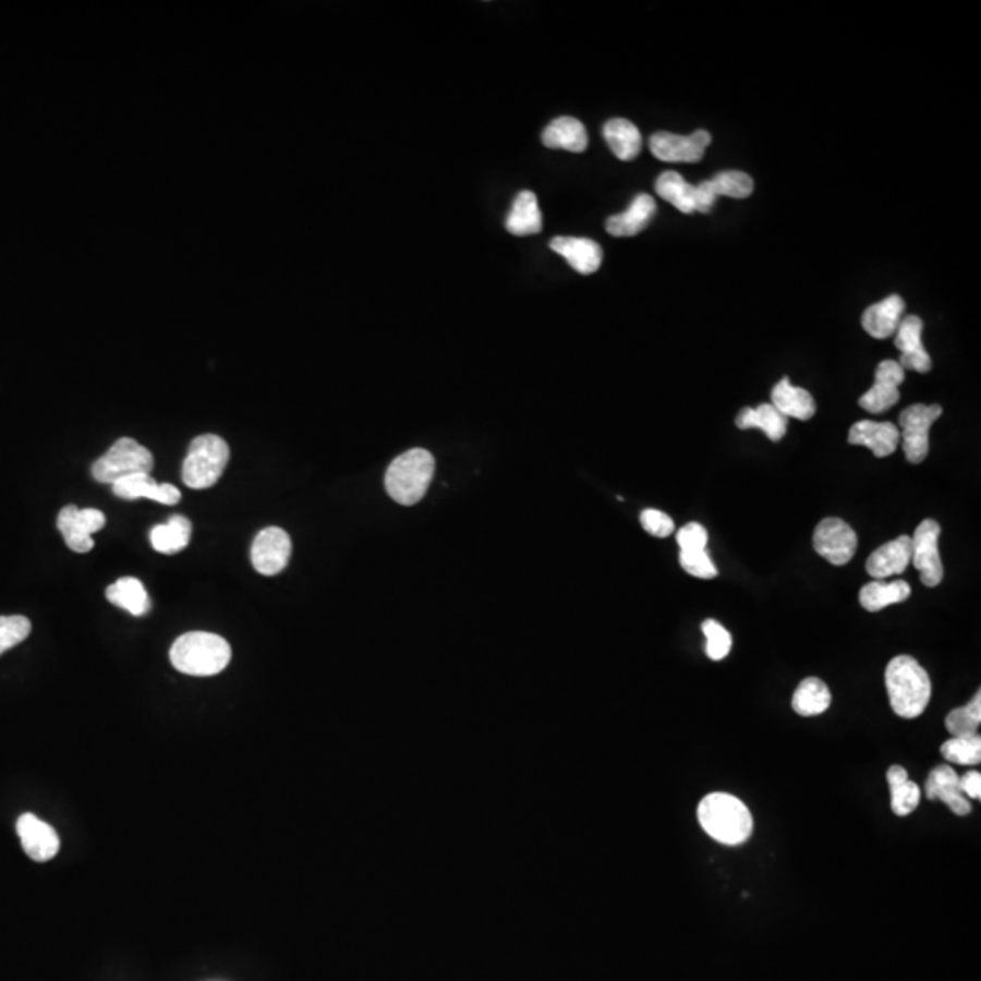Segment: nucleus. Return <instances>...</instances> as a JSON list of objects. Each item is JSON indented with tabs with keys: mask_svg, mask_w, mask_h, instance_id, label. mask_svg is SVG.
<instances>
[{
	"mask_svg": "<svg viewBox=\"0 0 981 981\" xmlns=\"http://www.w3.org/2000/svg\"><path fill=\"white\" fill-rule=\"evenodd\" d=\"M885 687L891 707L901 718H918L931 702V678L927 675V670L907 654L888 662L885 669Z\"/></svg>",
	"mask_w": 981,
	"mask_h": 981,
	"instance_id": "f257e3e1",
	"label": "nucleus"
},
{
	"mask_svg": "<svg viewBox=\"0 0 981 981\" xmlns=\"http://www.w3.org/2000/svg\"><path fill=\"white\" fill-rule=\"evenodd\" d=\"M698 822L703 831L718 844H746L752 834V814L749 807L727 792H713L700 801Z\"/></svg>",
	"mask_w": 981,
	"mask_h": 981,
	"instance_id": "f03ea898",
	"label": "nucleus"
},
{
	"mask_svg": "<svg viewBox=\"0 0 981 981\" xmlns=\"http://www.w3.org/2000/svg\"><path fill=\"white\" fill-rule=\"evenodd\" d=\"M169 658L174 669L184 675L213 676L228 667L231 647L213 632H185L174 640Z\"/></svg>",
	"mask_w": 981,
	"mask_h": 981,
	"instance_id": "7ed1b4c3",
	"label": "nucleus"
},
{
	"mask_svg": "<svg viewBox=\"0 0 981 981\" xmlns=\"http://www.w3.org/2000/svg\"><path fill=\"white\" fill-rule=\"evenodd\" d=\"M433 474H435V458L429 451L411 449L403 452L387 469V495L397 504L414 506L429 489Z\"/></svg>",
	"mask_w": 981,
	"mask_h": 981,
	"instance_id": "20e7f679",
	"label": "nucleus"
},
{
	"mask_svg": "<svg viewBox=\"0 0 981 981\" xmlns=\"http://www.w3.org/2000/svg\"><path fill=\"white\" fill-rule=\"evenodd\" d=\"M229 446L222 436L202 435L191 441L182 468V480L191 489H207L217 484L228 468Z\"/></svg>",
	"mask_w": 981,
	"mask_h": 981,
	"instance_id": "39448f33",
	"label": "nucleus"
},
{
	"mask_svg": "<svg viewBox=\"0 0 981 981\" xmlns=\"http://www.w3.org/2000/svg\"><path fill=\"white\" fill-rule=\"evenodd\" d=\"M153 465L155 460L146 447L133 438H120L104 457L95 460L92 474L100 484L113 485L135 474H149Z\"/></svg>",
	"mask_w": 981,
	"mask_h": 981,
	"instance_id": "423d86ee",
	"label": "nucleus"
},
{
	"mask_svg": "<svg viewBox=\"0 0 981 981\" xmlns=\"http://www.w3.org/2000/svg\"><path fill=\"white\" fill-rule=\"evenodd\" d=\"M942 413V405L937 403H915L899 414V441L910 463L925 460L929 455V431Z\"/></svg>",
	"mask_w": 981,
	"mask_h": 981,
	"instance_id": "0eeeda50",
	"label": "nucleus"
},
{
	"mask_svg": "<svg viewBox=\"0 0 981 981\" xmlns=\"http://www.w3.org/2000/svg\"><path fill=\"white\" fill-rule=\"evenodd\" d=\"M812 545L818 555L833 566H845L852 560L858 549V536L855 529L841 518H823L812 534Z\"/></svg>",
	"mask_w": 981,
	"mask_h": 981,
	"instance_id": "6e6552de",
	"label": "nucleus"
},
{
	"mask_svg": "<svg viewBox=\"0 0 981 981\" xmlns=\"http://www.w3.org/2000/svg\"><path fill=\"white\" fill-rule=\"evenodd\" d=\"M940 533H942L940 523L927 518L910 536V542H912L910 564H915L916 569L920 571L921 582L927 588H936L943 580L942 556L937 549Z\"/></svg>",
	"mask_w": 981,
	"mask_h": 981,
	"instance_id": "1a4fd4ad",
	"label": "nucleus"
},
{
	"mask_svg": "<svg viewBox=\"0 0 981 981\" xmlns=\"http://www.w3.org/2000/svg\"><path fill=\"white\" fill-rule=\"evenodd\" d=\"M711 141V135L703 130L686 136L659 131L649 138V147L664 162H700Z\"/></svg>",
	"mask_w": 981,
	"mask_h": 981,
	"instance_id": "9d476101",
	"label": "nucleus"
},
{
	"mask_svg": "<svg viewBox=\"0 0 981 981\" xmlns=\"http://www.w3.org/2000/svg\"><path fill=\"white\" fill-rule=\"evenodd\" d=\"M106 525V517L98 509H78L65 506L59 512L57 528L64 536L65 544L75 553H89L93 549L92 533H97Z\"/></svg>",
	"mask_w": 981,
	"mask_h": 981,
	"instance_id": "9b49d317",
	"label": "nucleus"
},
{
	"mask_svg": "<svg viewBox=\"0 0 981 981\" xmlns=\"http://www.w3.org/2000/svg\"><path fill=\"white\" fill-rule=\"evenodd\" d=\"M291 538L280 528H267L256 534L251 545V564L264 577H275L288 566Z\"/></svg>",
	"mask_w": 981,
	"mask_h": 981,
	"instance_id": "f8f14e48",
	"label": "nucleus"
},
{
	"mask_svg": "<svg viewBox=\"0 0 981 981\" xmlns=\"http://www.w3.org/2000/svg\"><path fill=\"white\" fill-rule=\"evenodd\" d=\"M905 371L896 360H883L876 367L874 386L858 400L860 408L869 413L880 414L896 405L899 400L898 387L904 384Z\"/></svg>",
	"mask_w": 981,
	"mask_h": 981,
	"instance_id": "ddd939ff",
	"label": "nucleus"
},
{
	"mask_svg": "<svg viewBox=\"0 0 981 981\" xmlns=\"http://www.w3.org/2000/svg\"><path fill=\"white\" fill-rule=\"evenodd\" d=\"M752 190L754 182L749 174L743 171H722L714 174L713 179L703 180L702 184L697 185V211H711L718 196L747 198Z\"/></svg>",
	"mask_w": 981,
	"mask_h": 981,
	"instance_id": "4468645a",
	"label": "nucleus"
},
{
	"mask_svg": "<svg viewBox=\"0 0 981 981\" xmlns=\"http://www.w3.org/2000/svg\"><path fill=\"white\" fill-rule=\"evenodd\" d=\"M921 332H923V322L920 316H904L896 329V338L894 346L899 349L898 364L901 370L916 371V373H929L932 367V360L927 353L923 343H921Z\"/></svg>",
	"mask_w": 981,
	"mask_h": 981,
	"instance_id": "2eb2a0df",
	"label": "nucleus"
},
{
	"mask_svg": "<svg viewBox=\"0 0 981 981\" xmlns=\"http://www.w3.org/2000/svg\"><path fill=\"white\" fill-rule=\"evenodd\" d=\"M16 834L21 838L22 849L35 861H48L57 856L60 849L59 834L48 823L35 814H22L16 822Z\"/></svg>",
	"mask_w": 981,
	"mask_h": 981,
	"instance_id": "dca6fc26",
	"label": "nucleus"
},
{
	"mask_svg": "<svg viewBox=\"0 0 981 981\" xmlns=\"http://www.w3.org/2000/svg\"><path fill=\"white\" fill-rule=\"evenodd\" d=\"M912 558V542L910 536L901 534L899 538L883 544L867 558V572L876 580H887L896 577L907 569Z\"/></svg>",
	"mask_w": 981,
	"mask_h": 981,
	"instance_id": "f3484780",
	"label": "nucleus"
},
{
	"mask_svg": "<svg viewBox=\"0 0 981 981\" xmlns=\"http://www.w3.org/2000/svg\"><path fill=\"white\" fill-rule=\"evenodd\" d=\"M849 444L867 447L874 457L885 458L898 449L899 429L891 422L860 420L850 427Z\"/></svg>",
	"mask_w": 981,
	"mask_h": 981,
	"instance_id": "a211bd4d",
	"label": "nucleus"
},
{
	"mask_svg": "<svg viewBox=\"0 0 981 981\" xmlns=\"http://www.w3.org/2000/svg\"><path fill=\"white\" fill-rule=\"evenodd\" d=\"M550 250L564 256L580 275L596 272L604 261V251L594 240L578 237H555L550 240Z\"/></svg>",
	"mask_w": 981,
	"mask_h": 981,
	"instance_id": "6ab92c4d",
	"label": "nucleus"
},
{
	"mask_svg": "<svg viewBox=\"0 0 981 981\" xmlns=\"http://www.w3.org/2000/svg\"><path fill=\"white\" fill-rule=\"evenodd\" d=\"M958 779L959 774L950 765H937L927 778L925 795L929 800H942L943 803H947L956 816H967L970 812V801L961 795Z\"/></svg>",
	"mask_w": 981,
	"mask_h": 981,
	"instance_id": "aec40b11",
	"label": "nucleus"
},
{
	"mask_svg": "<svg viewBox=\"0 0 981 981\" xmlns=\"http://www.w3.org/2000/svg\"><path fill=\"white\" fill-rule=\"evenodd\" d=\"M113 493L124 500H136V498H149V500L166 504V506H174L179 504L180 491L171 484H158L153 480L152 474H135L130 479L119 480L113 484Z\"/></svg>",
	"mask_w": 981,
	"mask_h": 981,
	"instance_id": "412c9836",
	"label": "nucleus"
},
{
	"mask_svg": "<svg viewBox=\"0 0 981 981\" xmlns=\"http://www.w3.org/2000/svg\"><path fill=\"white\" fill-rule=\"evenodd\" d=\"M905 302L898 294H891L877 304L867 307L861 316V326L872 338L885 340L893 337L898 329L899 322L904 318Z\"/></svg>",
	"mask_w": 981,
	"mask_h": 981,
	"instance_id": "4be33fe9",
	"label": "nucleus"
},
{
	"mask_svg": "<svg viewBox=\"0 0 981 981\" xmlns=\"http://www.w3.org/2000/svg\"><path fill=\"white\" fill-rule=\"evenodd\" d=\"M654 213H656V202H654L653 196L647 195V193H640V195L634 196V201L631 202V206L627 207L626 211L607 218L605 229L613 237H634V234L647 228L649 222L653 220Z\"/></svg>",
	"mask_w": 981,
	"mask_h": 981,
	"instance_id": "5701e85b",
	"label": "nucleus"
},
{
	"mask_svg": "<svg viewBox=\"0 0 981 981\" xmlns=\"http://www.w3.org/2000/svg\"><path fill=\"white\" fill-rule=\"evenodd\" d=\"M771 403L787 419L811 420L816 413V403L811 392L796 387L785 376L773 387Z\"/></svg>",
	"mask_w": 981,
	"mask_h": 981,
	"instance_id": "b1692460",
	"label": "nucleus"
},
{
	"mask_svg": "<svg viewBox=\"0 0 981 981\" xmlns=\"http://www.w3.org/2000/svg\"><path fill=\"white\" fill-rule=\"evenodd\" d=\"M542 142L550 149L582 153L588 149V131L580 120L572 119V117H560L545 128L542 133Z\"/></svg>",
	"mask_w": 981,
	"mask_h": 981,
	"instance_id": "393cba45",
	"label": "nucleus"
},
{
	"mask_svg": "<svg viewBox=\"0 0 981 981\" xmlns=\"http://www.w3.org/2000/svg\"><path fill=\"white\" fill-rule=\"evenodd\" d=\"M736 427L740 429H762L768 440L779 441L787 435L789 419L779 413L773 403H762L756 409H741L736 416Z\"/></svg>",
	"mask_w": 981,
	"mask_h": 981,
	"instance_id": "a878e982",
	"label": "nucleus"
},
{
	"mask_svg": "<svg viewBox=\"0 0 981 981\" xmlns=\"http://www.w3.org/2000/svg\"><path fill=\"white\" fill-rule=\"evenodd\" d=\"M506 229L517 237L540 233L542 231V213H540L538 198L533 191L518 193L512 202L511 211L506 220Z\"/></svg>",
	"mask_w": 981,
	"mask_h": 981,
	"instance_id": "bb28decb",
	"label": "nucleus"
},
{
	"mask_svg": "<svg viewBox=\"0 0 981 981\" xmlns=\"http://www.w3.org/2000/svg\"><path fill=\"white\" fill-rule=\"evenodd\" d=\"M604 138L610 152L620 160H634L642 149V135L637 125L626 119H613L605 122Z\"/></svg>",
	"mask_w": 981,
	"mask_h": 981,
	"instance_id": "cd10ccee",
	"label": "nucleus"
},
{
	"mask_svg": "<svg viewBox=\"0 0 981 981\" xmlns=\"http://www.w3.org/2000/svg\"><path fill=\"white\" fill-rule=\"evenodd\" d=\"M106 598L133 616H144L152 609V600L147 596L146 588L136 578H119L113 585L106 589Z\"/></svg>",
	"mask_w": 981,
	"mask_h": 981,
	"instance_id": "c85d7f7f",
	"label": "nucleus"
},
{
	"mask_svg": "<svg viewBox=\"0 0 981 981\" xmlns=\"http://www.w3.org/2000/svg\"><path fill=\"white\" fill-rule=\"evenodd\" d=\"M888 789H891V807L896 816H909L920 806L921 790L918 784L910 782L909 774L901 765H893L887 771Z\"/></svg>",
	"mask_w": 981,
	"mask_h": 981,
	"instance_id": "c756f323",
	"label": "nucleus"
},
{
	"mask_svg": "<svg viewBox=\"0 0 981 981\" xmlns=\"http://www.w3.org/2000/svg\"><path fill=\"white\" fill-rule=\"evenodd\" d=\"M909 596L910 585L905 580H894V582L874 580L861 588L860 604L869 613H877L888 605L901 604Z\"/></svg>",
	"mask_w": 981,
	"mask_h": 981,
	"instance_id": "7c9ffc66",
	"label": "nucleus"
},
{
	"mask_svg": "<svg viewBox=\"0 0 981 981\" xmlns=\"http://www.w3.org/2000/svg\"><path fill=\"white\" fill-rule=\"evenodd\" d=\"M654 190L664 201L669 202L681 213L697 211V185L689 184L680 173L665 171L659 174Z\"/></svg>",
	"mask_w": 981,
	"mask_h": 981,
	"instance_id": "2f4dec72",
	"label": "nucleus"
},
{
	"mask_svg": "<svg viewBox=\"0 0 981 981\" xmlns=\"http://www.w3.org/2000/svg\"><path fill=\"white\" fill-rule=\"evenodd\" d=\"M191 522L185 517L169 518L168 523L155 525L149 533L153 549L162 555H174L185 549L191 538Z\"/></svg>",
	"mask_w": 981,
	"mask_h": 981,
	"instance_id": "473e14b6",
	"label": "nucleus"
},
{
	"mask_svg": "<svg viewBox=\"0 0 981 981\" xmlns=\"http://www.w3.org/2000/svg\"><path fill=\"white\" fill-rule=\"evenodd\" d=\"M831 702H833V698H831V691L825 686V681L814 678V676L800 681V686L796 687L795 694H792V708L800 716H818V714L825 713L831 707Z\"/></svg>",
	"mask_w": 981,
	"mask_h": 981,
	"instance_id": "72a5a7b5",
	"label": "nucleus"
},
{
	"mask_svg": "<svg viewBox=\"0 0 981 981\" xmlns=\"http://www.w3.org/2000/svg\"><path fill=\"white\" fill-rule=\"evenodd\" d=\"M940 751L947 762L956 765H978L981 762V736H953Z\"/></svg>",
	"mask_w": 981,
	"mask_h": 981,
	"instance_id": "f704fd0d",
	"label": "nucleus"
},
{
	"mask_svg": "<svg viewBox=\"0 0 981 981\" xmlns=\"http://www.w3.org/2000/svg\"><path fill=\"white\" fill-rule=\"evenodd\" d=\"M981 724V694L976 692L974 698L964 707L954 708L945 718L947 730L953 736L978 735Z\"/></svg>",
	"mask_w": 981,
	"mask_h": 981,
	"instance_id": "c9c22d12",
	"label": "nucleus"
},
{
	"mask_svg": "<svg viewBox=\"0 0 981 981\" xmlns=\"http://www.w3.org/2000/svg\"><path fill=\"white\" fill-rule=\"evenodd\" d=\"M702 631L705 634V640H707L705 653H707L708 658L714 659V662L724 659L730 653V647H732L730 632L716 620L703 621Z\"/></svg>",
	"mask_w": 981,
	"mask_h": 981,
	"instance_id": "e433bc0d",
	"label": "nucleus"
},
{
	"mask_svg": "<svg viewBox=\"0 0 981 981\" xmlns=\"http://www.w3.org/2000/svg\"><path fill=\"white\" fill-rule=\"evenodd\" d=\"M32 632V621L26 616H0V654L24 642Z\"/></svg>",
	"mask_w": 981,
	"mask_h": 981,
	"instance_id": "4c0bfd02",
	"label": "nucleus"
},
{
	"mask_svg": "<svg viewBox=\"0 0 981 981\" xmlns=\"http://www.w3.org/2000/svg\"><path fill=\"white\" fill-rule=\"evenodd\" d=\"M680 566L691 577L703 578V580L718 574L707 549L680 550Z\"/></svg>",
	"mask_w": 981,
	"mask_h": 981,
	"instance_id": "58836bf2",
	"label": "nucleus"
},
{
	"mask_svg": "<svg viewBox=\"0 0 981 981\" xmlns=\"http://www.w3.org/2000/svg\"><path fill=\"white\" fill-rule=\"evenodd\" d=\"M640 522H642L643 529L649 534L658 536V538H665L670 533H675L673 518L669 514H665V512L658 511V509H645V511H642Z\"/></svg>",
	"mask_w": 981,
	"mask_h": 981,
	"instance_id": "ea45409f",
	"label": "nucleus"
},
{
	"mask_svg": "<svg viewBox=\"0 0 981 981\" xmlns=\"http://www.w3.org/2000/svg\"><path fill=\"white\" fill-rule=\"evenodd\" d=\"M676 542L680 545V550L707 549V529L702 523H687L676 534Z\"/></svg>",
	"mask_w": 981,
	"mask_h": 981,
	"instance_id": "a19ab883",
	"label": "nucleus"
},
{
	"mask_svg": "<svg viewBox=\"0 0 981 981\" xmlns=\"http://www.w3.org/2000/svg\"><path fill=\"white\" fill-rule=\"evenodd\" d=\"M959 790L961 795L980 800L981 798V774L978 771H969L958 779Z\"/></svg>",
	"mask_w": 981,
	"mask_h": 981,
	"instance_id": "79ce46f5",
	"label": "nucleus"
}]
</instances>
